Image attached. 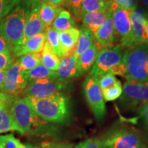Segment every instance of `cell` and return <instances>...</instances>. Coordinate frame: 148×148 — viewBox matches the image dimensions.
I'll list each match as a JSON object with an SVG mask.
<instances>
[{"mask_svg":"<svg viewBox=\"0 0 148 148\" xmlns=\"http://www.w3.org/2000/svg\"><path fill=\"white\" fill-rule=\"evenodd\" d=\"M5 71H1L0 70V90H1L3 87V80H4V75H5Z\"/></svg>","mask_w":148,"mask_h":148,"instance_id":"b9f144b4","label":"cell"},{"mask_svg":"<svg viewBox=\"0 0 148 148\" xmlns=\"http://www.w3.org/2000/svg\"><path fill=\"white\" fill-rule=\"evenodd\" d=\"M20 66L24 71H30L41 64V52L30 53L20 56L18 59Z\"/></svg>","mask_w":148,"mask_h":148,"instance_id":"d4e9b609","label":"cell"},{"mask_svg":"<svg viewBox=\"0 0 148 148\" xmlns=\"http://www.w3.org/2000/svg\"><path fill=\"white\" fill-rule=\"evenodd\" d=\"M123 53L121 45L102 47L98 51L90 75L99 77L110 72L114 67L123 62Z\"/></svg>","mask_w":148,"mask_h":148,"instance_id":"8992f818","label":"cell"},{"mask_svg":"<svg viewBox=\"0 0 148 148\" xmlns=\"http://www.w3.org/2000/svg\"><path fill=\"white\" fill-rule=\"evenodd\" d=\"M43 148H73L71 144L62 143H45Z\"/></svg>","mask_w":148,"mask_h":148,"instance_id":"f35d334b","label":"cell"},{"mask_svg":"<svg viewBox=\"0 0 148 148\" xmlns=\"http://www.w3.org/2000/svg\"><path fill=\"white\" fill-rule=\"evenodd\" d=\"M122 91H123V86L120 81L111 87L101 90L103 98L105 101H114L118 99L121 97Z\"/></svg>","mask_w":148,"mask_h":148,"instance_id":"f1b7e54d","label":"cell"},{"mask_svg":"<svg viewBox=\"0 0 148 148\" xmlns=\"http://www.w3.org/2000/svg\"><path fill=\"white\" fill-rule=\"evenodd\" d=\"M79 30V34L77 40L76 49L73 56L77 58L88 48H89L95 42L94 35L86 27L82 26Z\"/></svg>","mask_w":148,"mask_h":148,"instance_id":"44dd1931","label":"cell"},{"mask_svg":"<svg viewBox=\"0 0 148 148\" xmlns=\"http://www.w3.org/2000/svg\"><path fill=\"white\" fill-rule=\"evenodd\" d=\"M145 33H146V35H147V38L148 40V18H147L145 21Z\"/></svg>","mask_w":148,"mask_h":148,"instance_id":"f6af8a7d","label":"cell"},{"mask_svg":"<svg viewBox=\"0 0 148 148\" xmlns=\"http://www.w3.org/2000/svg\"><path fill=\"white\" fill-rule=\"evenodd\" d=\"M83 0H64V5L71 11L76 19L80 18L81 5Z\"/></svg>","mask_w":148,"mask_h":148,"instance_id":"e575fe53","label":"cell"},{"mask_svg":"<svg viewBox=\"0 0 148 148\" xmlns=\"http://www.w3.org/2000/svg\"><path fill=\"white\" fill-rule=\"evenodd\" d=\"M21 148H43V147H37V146H34L32 145H29V144H27V145H22Z\"/></svg>","mask_w":148,"mask_h":148,"instance_id":"ee69618b","label":"cell"},{"mask_svg":"<svg viewBox=\"0 0 148 148\" xmlns=\"http://www.w3.org/2000/svg\"><path fill=\"white\" fill-rule=\"evenodd\" d=\"M100 1H103V2H108L109 0H99Z\"/></svg>","mask_w":148,"mask_h":148,"instance_id":"7dc6e473","label":"cell"},{"mask_svg":"<svg viewBox=\"0 0 148 148\" xmlns=\"http://www.w3.org/2000/svg\"><path fill=\"white\" fill-rule=\"evenodd\" d=\"M25 75L28 78L29 81L46 78H56V72L47 69L42 64H38L34 69H31L30 71H25Z\"/></svg>","mask_w":148,"mask_h":148,"instance_id":"484cf974","label":"cell"},{"mask_svg":"<svg viewBox=\"0 0 148 148\" xmlns=\"http://www.w3.org/2000/svg\"><path fill=\"white\" fill-rule=\"evenodd\" d=\"M74 148H104L101 138H91L80 142Z\"/></svg>","mask_w":148,"mask_h":148,"instance_id":"836d02e7","label":"cell"},{"mask_svg":"<svg viewBox=\"0 0 148 148\" xmlns=\"http://www.w3.org/2000/svg\"><path fill=\"white\" fill-rule=\"evenodd\" d=\"M27 13L21 5H17L0 21V36L11 47L23 43L24 28Z\"/></svg>","mask_w":148,"mask_h":148,"instance_id":"277c9868","label":"cell"},{"mask_svg":"<svg viewBox=\"0 0 148 148\" xmlns=\"http://www.w3.org/2000/svg\"><path fill=\"white\" fill-rule=\"evenodd\" d=\"M60 61V57L53 53L49 46L45 43L41 51V64L42 65L45 66L47 69L56 72L58 70Z\"/></svg>","mask_w":148,"mask_h":148,"instance_id":"cb8c5ba5","label":"cell"},{"mask_svg":"<svg viewBox=\"0 0 148 148\" xmlns=\"http://www.w3.org/2000/svg\"><path fill=\"white\" fill-rule=\"evenodd\" d=\"M79 34V29L75 27L59 32L61 58L73 54L76 49Z\"/></svg>","mask_w":148,"mask_h":148,"instance_id":"9a60e30c","label":"cell"},{"mask_svg":"<svg viewBox=\"0 0 148 148\" xmlns=\"http://www.w3.org/2000/svg\"><path fill=\"white\" fill-rule=\"evenodd\" d=\"M138 112L145 123V126L148 129V101L144 103L143 106L138 109Z\"/></svg>","mask_w":148,"mask_h":148,"instance_id":"8d00e7d4","label":"cell"},{"mask_svg":"<svg viewBox=\"0 0 148 148\" xmlns=\"http://www.w3.org/2000/svg\"><path fill=\"white\" fill-rule=\"evenodd\" d=\"M145 148H148V147H147H147H145Z\"/></svg>","mask_w":148,"mask_h":148,"instance_id":"c3c4849f","label":"cell"},{"mask_svg":"<svg viewBox=\"0 0 148 148\" xmlns=\"http://www.w3.org/2000/svg\"><path fill=\"white\" fill-rule=\"evenodd\" d=\"M29 79L20 66L18 61H15L5 72L4 80L1 91L13 97L21 94L27 87Z\"/></svg>","mask_w":148,"mask_h":148,"instance_id":"30bf717a","label":"cell"},{"mask_svg":"<svg viewBox=\"0 0 148 148\" xmlns=\"http://www.w3.org/2000/svg\"><path fill=\"white\" fill-rule=\"evenodd\" d=\"M104 148H145L147 145L137 130L116 128L101 136Z\"/></svg>","mask_w":148,"mask_h":148,"instance_id":"5b68a950","label":"cell"},{"mask_svg":"<svg viewBox=\"0 0 148 148\" xmlns=\"http://www.w3.org/2000/svg\"><path fill=\"white\" fill-rule=\"evenodd\" d=\"M120 103L127 110L139 109L148 101V81H126L123 86Z\"/></svg>","mask_w":148,"mask_h":148,"instance_id":"52a82bcc","label":"cell"},{"mask_svg":"<svg viewBox=\"0 0 148 148\" xmlns=\"http://www.w3.org/2000/svg\"><path fill=\"white\" fill-rule=\"evenodd\" d=\"M147 18H148V10L145 9L137 6L131 12L132 47L140 44L148 45L145 29V21Z\"/></svg>","mask_w":148,"mask_h":148,"instance_id":"7c38bea8","label":"cell"},{"mask_svg":"<svg viewBox=\"0 0 148 148\" xmlns=\"http://www.w3.org/2000/svg\"><path fill=\"white\" fill-rule=\"evenodd\" d=\"M45 43L58 56L61 58V53L59 45V32L52 27H49L45 31Z\"/></svg>","mask_w":148,"mask_h":148,"instance_id":"83f0119b","label":"cell"},{"mask_svg":"<svg viewBox=\"0 0 148 148\" xmlns=\"http://www.w3.org/2000/svg\"><path fill=\"white\" fill-rule=\"evenodd\" d=\"M110 1V0H109V1Z\"/></svg>","mask_w":148,"mask_h":148,"instance_id":"681fc988","label":"cell"},{"mask_svg":"<svg viewBox=\"0 0 148 148\" xmlns=\"http://www.w3.org/2000/svg\"><path fill=\"white\" fill-rule=\"evenodd\" d=\"M21 0H0V21L21 3Z\"/></svg>","mask_w":148,"mask_h":148,"instance_id":"1f68e13d","label":"cell"},{"mask_svg":"<svg viewBox=\"0 0 148 148\" xmlns=\"http://www.w3.org/2000/svg\"><path fill=\"white\" fill-rule=\"evenodd\" d=\"M101 48L97 47V45L94 42L89 48H88L77 58V65L80 75L86 74L90 71L95 63L98 51Z\"/></svg>","mask_w":148,"mask_h":148,"instance_id":"ac0fdd59","label":"cell"},{"mask_svg":"<svg viewBox=\"0 0 148 148\" xmlns=\"http://www.w3.org/2000/svg\"><path fill=\"white\" fill-rule=\"evenodd\" d=\"M22 145L14 134L0 135V148H21Z\"/></svg>","mask_w":148,"mask_h":148,"instance_id":"f546056e","label":"cell"},{"mask_svg":"<svg viewBox=\"0 0 148 148\" xmlns=\"http://www.w3.org/2000/svg\"><path fill=\"white\" fill-rule=\"evenodd\" d=\"M109 2L111 10L121 8L132 11L138 6L136 0H110Z\"/></svg>","mask_w":148,"mask_h":148,"instance_id":"4dcf8cb0","label":"cell"},{"mask_svg":"<svg viewBox=\"0 0 148 148\" xmlns=\"http://www.w3.org/2000/svg\"><path fill=\"white\" fill-rule=\"evenodd\" d=\"M75 18L71 15L70 12L64 10L63 8L59 12L51 25L53 28L56 29L59 32L66 30L71 27H75Z\"/></svg>","mask_w":148,"mask_h":148,"instance_id":"7402d4cb","label":"cell"},{"mask_svg":"<svg viewBox=\"0 0 148 148\" xmlns=\"http://www.w3.org/2000/svg\"><path fill=\"white\" fill-rule=\"evenodd\" d=\"M24 98L35 114L44 121L53 123H63L69 119V99L62 92L44 98Z\"/></svg>","mask_w":148,"mask_h":148,"instance_id":"6da1fadb","label":"cell"},{"mask_svg":"<svg viewBox=\"0 0 148 148\" xmlns=\"http://www.w3.org/2000/svg\"><path fill=\"white\" fill-rule=\"evenodd\" d=\"M30 1L31 4L32 5V6H34V5H39L40 2L42 1V0H29Z\"/></svg>","mask_w":148,"mask_h":148,"instance_id":"7bdbcfd3","label":"cell"},{"mask_svg":"<svg viewBox=\"0 0 148 148\" xmlns=\"http://www.w3.org/2000/svg\"><path fill=\"white\" fill-rule=\"evenodd\" d=\"M123 63L127 81H148V45L129 47L123 54Z\"/></svg>","mask_w":148,"mask_h":148,"instance_id":"3957f363","label":"cell"},{"mask_svg":"<svg viewBox=\"0 0 148 148\" xmlns=\"http://www.w3.org/2000/svg\"><path fill=\"white\" fill-rule=\"evenodd\" d=\"M66 86L65 82L56 78H46L29 81L22 93L25 97L44 98L61 92Z\"/></svg>","mask_w":148,"mask_h":148,"instance_id":"9c48e42d","label":"cell"},{"mask_svg":"<svg viewBox=\"0 0 148 148\" xmlns=\"http://www.w3.org/2000/svg\"><path fill=\"white\" fill-rule=\"evenodd\" d=\"M39 5L32 6V9L29 14H27L26 22H25L23 43L27 41L29 38L34 36L35 35L40 33L45 32V28L43 23L40 19L38 8Z\"/></svg>","mask_w":148,"mask_h":148,"instance_id":"2e32d148","label":"cell"},{"mask_svg":"<svg viewBox=\"0 0 148 148\" xmlns=\"http://www.w3.org/2000/svg\"><path fill=\"white\" fill-rule=\"evenodd\" d=\"M56 73V78L62 82L81 75L77 65V58L73 55L62 57Z\"/></svg>","mask_w":148,"mask_h":148,"instance_id":"5bb4252c","label":"cell"},{"mask_svg":"<svg viewBox=\"0 0 148 148\" xmlns=\"http://www.w3.org/2000/svg\"><path fill=\"white\" fill-rule=\"evenodd\" d=\"M42 1L57 7H62L64 5V0H42Z\"/></svg>","mask_w":148,"mask_h":148,"instance_id":"60d3db41","label":"cell"},{"mask_svg":"<svg viewBox=\"0 0 148 148\" xmlns=\"http://www.w3.org/2000/svg\"><path fill=\"white\" fill-rule=\"evenodd\" d=\"M107 12H80V19L84 26L89 29L93 35L106 20Z\"/></svg>","mask_w":148,"mask_h":148,"instance_id":"d6986e66","label":"cell"},{"mask_svg":"<svg viewBox=\"0 0 148 148\" xmlns=\"http://www.w3.org/2000/svg\"><path fill=\"white\" fill-rule=\"evenodd\" d=\"M141 2L143 3V4L145 5V6L147 8V10H148V0H140Z\"/></svg>","mask_w":148,"mask_h":148,"instance_id":"bcb514c9","label":"cell"},{"mask_svg":"<svg viewBox=\"0 0 148 148\" xmlns=\"http://www.w3.org/2000/svg\"><path fill=\"white\" fill-rule=\"evenodd\" d=\"M45 40V33L42 32L29 38L27 41L21 45L12 47L11 49L15 56L19 57L27 53H39L41 52L43 49Z\"/></svg>","mask_w":148,"mask_h":148,"instance_id":"e0dca14e","label":"cell"},{"mask_svg":"<svg viewBox=\"0 0 148 148\" xmlns=\"http://www.w3.org/2000/svg\"><path fill=\"white\" fill-rule=\"evenodd\" d=\"M110 8V2H103L99 0H83L81 12H107Z\"/></svg>","mask_w":148,"mask_h":148,"instance_id":"4316f807","label":"cell"},{"mask_svg":"<svg viewBox=\"0 0 148 148\" xmlns=\"http://www.w3.org/2000/svg\"><path fill=\"white\" fill-rule=\"evenodd\" d=\"M11 46L8 42L5 41V40L2 36H0V53H2L5 51L10 50Z\"/></svg>","mask_w":148,"mask_h":148,"instance_id":"ab89813d","label":"cell"},{"mask_svg":"<svg viewBox=\"0 0 148 148\" xmlns=\"http://www.w3.org/2000/svg\"><path fill=\"white\" fill-rule=\"evenodd\" d=\"M10 104L0 105V134L9 131H17L11 114Z\"/></svg>","mask_w":148,"mask_h":148,"instance_id":"603a6c76","label":"cell"},{"mask_svg":"<svg viewBox=\"0 0 148 148\" xmlns=\"http://www.w3.org/2000/svg\"><path fill=\"white\" fill-rule=\"evenodd\" d=\"M84 97L97 121H101L106 115V108L102 92L98 82V77L89 75L83 83Z\"/></svg>","mask_w":148,"mask_h":148,"instance_id":"ba28073f","label":"cell"},{"mask_svg":"<svg viewBox=\"0 0 148 148\" xmlns=\"http://www.w3.org/2000/svg\"><path fill=\"white\" fill-rule=\"evenodd\" d=\"M112 11V21L116 36L118 37L122 47H132V25L130 14L132 11L115 8Z\"/></svg>","mask_w":148,"mask_h":148,"instance_id":"8fae6325","label":"cell"},{"mask_svg":"<svg viewBox=\"0 0 148 148\" xmlns=\"http://www.w3.org/2000/svg\"><path fill=\"white\" fill-rule=\"evenodd\" d=\"M10 110L17 132L22 134H45L48 122L38 117L25 98L15 97L10 104Z\"/></svg>","mask_w":148,"mask_h":148,"instance_id":"7a4b0ae2","label":"cell"},{"mask_svg":"<svg viewBox=\"0 0 148 148\" xmlns=\"http://www.w3.org/2000/svg\"><path fill=\"white\" fill-rule=\"evenodd\" d=\"M16 97H13L3 92L0 91V105L1 104H8L10 103L14 98Z\"/></svg>","mask_w":148,"mask_h":148,"instance_id":"74e56055","label":"cell"},{"mask_svg":"<svg viewBox=\"0 0 148 148\" xmlns=\"http://www.w3.org/2000/svg\"><path fill=\"white\" fill-rule=\"evenodd\" d=\"M14 61L12 58L10 50L0 53V70L6 71L13 64Z\"/></svg>","mask_w":148,"mask_h":148,"instance_id":"d590c367","label":"cell"},{"mask_svg":"<svg viewBox=\"0 0 148 148\" xmlns=\"http://www.w3.org/2000/svg\"><path fill=\"white\" fill-rule=\"evenodd\" d=\"M62 8V7L54 6L43 1L40 2L38 8V13L40 19L45 26V30L51 27L53 21Z\"/></svg>","mask_w":148,"mask_h":148,"instance_id":"ffe728a7","label":"cell"},{"mask_svg":"<svg viewBox=\"0 0 148 148\" xmlns=\"http://www.w3.org/2000/svg\"><path fill=\"white\" fill-rule=\"evenodd\" d=\"M95 43L99 48L113 45L116 39L115 31L112 21V11L109 8L106 20L94 34Z\"/></svg>","mask_w":148,"mask_h":148,"instance_id":"4fadbf2b","label":"cell"},{"mask_svg":"<svg viewBox=\"0 0 148 148\" xmlns=\"http://www.w3.org/2000/svg\"><path fill=\"white\" fill-rule=\"evenodd\" d=\"M119 81V80L116 78L115 75L110 72L103 74L98 77V82H99V85L101 90L111 87Z\"/></svg>","mask_w":148,"mask_h":148,"instance_id":"d6a6232c","label":"cell"}]
</instances>
